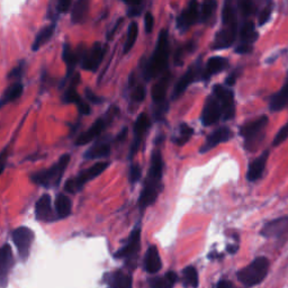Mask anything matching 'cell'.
<instances>
[{
  "mask_svg": "<svg viewBox=\"0 0 288 288\" xmlns=\"http://www.w3.org/2000/svg\"><path fill=\"white\" fill-rule=\"evenodd\" d=\"M162 175H163V159L161 151L154 150L152 152L150 167L148 176L143 184V189L138 197V208L144 210L157 201L160 191L162 189Z\"/></svg>",
  "mask_w": 288,
  "mask_h": 288,
  "instance_id": "1",
  "label": "cell"
},
{
  "mask_svg": "<svg viewBox=\"0 0 288 288\" xmlns=\"http://www.w3.org/2000/svg\"><path fill=\"white\" fill-rule=\"evenodd\" d=\"M169 60V37L168 31L161 30L153 54L149 59L144 68V78L150 81L157 77H161L167 70Z\"/></svg>",
  "mask_w": 288,
  "mask_h": 288,
  "instance_id": "2",
  "label": "cell"
},
{
  "mask_svg": "<svg viewBox=\"0 0 288 288\" xmlns=\"http://www.w3.org/2000/svg\"><path fill=\"white\" fill-rule=\"evenodd\" d=\"M71 160V156L69 153H65L61 156L51 167L47 169H43L34 173L31 176V181L33 184H36L38 186L45 187V188H57L59 187L62 177L64 175L65 169L68 168L69 162Z\"/></svg>",
  "mask_w": 288,
  "mask_h": 288,
  "instance_id": "3",
  "label": "cell"
},
{
  "mask_svg": "<svg viewBox=\"0 0 288 288\" xmlns=\"http://www.w3.org/2000/svg\"><path fill=\"white\" fill-rule=\"evenodd\" d=\"M269 260L266 257H258L249 263L247 267L237 271V279L247 287H252L260 284L268 274Z\"/></svg>",
  "mask_w": 288,
  "mask_h": 288,
  "instance_id": "4",
  "label": "cell"
},
{
  "mask_svg": "<svg viewBox=\"0 0 288 288\" xmlns=\"http://www.w3.org/2000/svg\"><path fill=\"white\" fill-rule=\"evenodd\" d=\"M267 116H261L258 119L242 125L240 129V135L245 138V147L249 151L257 150L259 144L261 143L265 136V130L268 125Z\"/></svg>",
  "mask_w": 288,
  "mask_h": 288,
  "instance_id": "5",
  "label": "cell"
},
{
  "mask_svg": "<svg viewBox=\"0 0 288 288\" xmlns=\"http://www.w3.org/2000/svg\"><path fill=\"white\" fill-rule=\"evenodd\" d=\"M141 249V226L136 225L129 236L126 245L114 253L116 259H124L127 267L134 269L136 267L137 256Z\"/></svg>",
  "mask_w": 288,
  "mask_h": 288,
  "instance_id": "6",
  "label": "cell"
},
{
  "mask_svg": "<svg viewBox=\"0 0 288 288\" xmlns=\"http://www.w3.org/2000/svg\"><path fill=\"white\" fill-rule=\"evenodd\" d=\"M108 167H109V162L106 161L97 162L95 164H92L91 167H89L88 169L82 170L78 176L72 177V178L66 181L64 185V190L70 194H76L80 191L87 182H89L90 180L95 179L96 177L101 176Z\"/></svg>",
  "mask_w": 288,
  "mask_h": 288,
  "instance_id": "7",
  "label": "cell"
},
{
  "mask_svg": "<svg viewBox=\"0 0 288 288\" xmlns=\"http://www.w3.org/2000/svg\"><path fill=\"white\" fill-rule=\"evenodd\" d=\"M12 239L14 245L17 248L19 257L26 260L30 256L31 246L34 240V232L27 226H19L12 232Z\"/></svg>",
  "mask_w": 288,
  "mask_h": 288,
  "instance_id": "8",
  "label": "cell"
},
{
  "mask_svg": "<svg viewBox=\"0 0 288 288\" xmlns=\"http://www.w3.org/2000/svg\"><path fill=\"white\" fill-rule=\"evenodd\" d=\"M213 95L218 98V101L221 105L223 118L226 121L233 118L235 115V103L233 91L226 89L225 87L221 85H216L213 87Z\"/></svg>",
  "mask_w": 288,
  "mask_h": 288,
  "instance_id": "9",
  "label": "cell"
},
{
  "mask_svg": "<svg viewBox=\"0 0 288 288\" xmlns=\"http://www.w3.org/2000/svg\"><path fill=\"white\" fill-rule=\"evenodd\" d=\"M86 53H87V47L84 45V44H80L76 50H72L69 44H64L62 58L66 65V76L63 84L66 81V79H71V75L75 72L77 64L82 62Z\"/></svg>",
  "mask_w": 288,
  "mask_h": 288,
  "instance_id": "10",
  "label": "cell"
},
{
  "mask_svg": "<svg viewBox=\"0 0 288 288\" xmlns=\"http://www.w3.org/2000/svg\"><path fill=\"white\" fill-rule=\"evenodd\" d=\"M149 129H150V119H149L148 115L146 113H142L138 115V117L136 118L135 123H134V129H133L134 136H133V142H132L131 150H130L131 159L137 153L143 138L144 136H146Z\"/></svg>",
  "mask_w": 288,
  "mask_h": 288,
  "instance_id": "11",
  "label": "cell"
},
{
  "mask_svg": "<svg viewBox=\"0 0 288 288\" xmlns=\"http://www.w3.org/2000/svg\"><path fill=\"white\" fill-rule=\"evenodd\" d=\"M221 116H222V108L214 95H210L206 102H205L203 113H202V123L204 126H210L218 123Z\"/></svg>",
  "mask_w": 288,
  "mask_h": 288,
  "instance_id": "12",
  "label": "cell"
},
{
  "mask_svg": "<svg viewBox=\"0 0 288 288\" xmlns=\"http://www.w3.org/2000/svg\"><path fill=\"white\" fill-rule=\"evenodd\" d=\"M106 50L103 47V45L99 42L93 43L90 50H87V53L85 55L84 60L81 62L82 69L90 72H96L99 68V65L103 62V59L105 57Z\"/></svg>",
  "mask_w": 288,
  "mask_h": 288,
  "instance_id": "13",
  "label": "cell"
},
{
  "mask_svg": "<svg viewBox=\"0 0 288 288\" xmlns=\"http://www.w3.org/2000/svg\"><path fill=\"white\" fill-rule=\"evenodd\" d=\"M36 220L42 222H54L57 221V213L52 206V198L49 194H44L35 204Z\"/></svg>",
  "mask_w": 288,
  "mask_h": 288,
  "instance_id": "14",
  "label": "cell"
},
{
  "mask_svg": "<svg viewBox=\"0 0 288 288\" xmlns=\"http://www.w3.org/2000/svg\"><path fill=\"white\" fill-rule=\"evenodd\" d=\"M112 117V116H110ZM110 117H106V116H102L101 118H98L97 121H95L89 129H88L86 132L81 133V134L78 136V138L76 140V146H86V144L92 142L95 138H97L99 135L102 134L103 131L106 129L107 124L110 122Z\"/></svg>",
  "mask_w": 288,
  "mask_h": 288,
  "instance_id": "15",
  "label": "cell"
},
{
  "mask_svg": "<svg viewBox=\"0 0 288 288\" xmlns=\"http://www.w3.org/2000/svg\"><path fill=\"white\" fill-rule=\"evenodd\" d=\"M233 136L232 134V131L226 126L219 127L218 130H215L209 134V136L206 138V141L202 146V148L199 149V152L201 153H206L209 150H212L215 147H218L220 143L228 142L231 140V137Z\"/></svg>",
  "mask_w": 288,
  "mask_h": 288,
  "instance_id": "16",
  "label": "cell"
},
{
  "mask_svg": "<svg viewBox=\"0 0 288 288\" xmlns=\"http://www.w3.org/2000/svg\"><path fill=\"white\" fill-rule=\"evenodd\" d=\"M199 19V10H198V3L193 0L186 9L182 10V13L179 15L177 19V27L181 31H187L190 26L196 24Z\"/></svg>",
  "mask_w": 288,
  "mask_h": 288,
  "instance_id": "17",
  "label": "cell"
},
{
  "mask_svg": "<svg viewBox=\"0 0 288 288\" xmlns=\"http://www.w3.org/2000/svg\"><path fill=\"white\" fill-rule=\"evenodd\" d=\"M199 70H201V65H199V62L197 61L195 64H193L190 68L181 76V78L178 80V82H177L175 86V89L173 92V99L179 98L182 93L186 91L187 88L196 80L197 76L199 74Z\"/></svg>",
  "mask_w": 288,
  "mask_h": 288,
  "instance_id": "18",
  "label": "cell"
},
{
  "mask_svg": "<svg viewBox=\"0 0 288 288\" xmlns=\"http://www.w3.org/2000/svg\"><path fill=\"white\" fill-rule=\"evenodd\" d=\"M14 265L12 247L5 245L0 248V287H5L7 282L9 270Z\"/></svg>",
  "mask_w": 288,
  "mask_h": 288,
  "instance_id": "19",
  "label": "cell"
},
{
  "mask_svg": "<svg viewBox=\"0 0 288 288\" xmlns=\"http://www.w3.org/2000/svg\"><path fill=\"white\" fill-rule=\"evenodd\" d=\"M236 32H237V25L222 26V30L215 35V42L213 43V49L223 50L230 47L235 41Z\"/></svg>",
  "mask_w": 288,
  "mask_h": 288,
  "instance_id": "20",
  "label": "cell"
},
{
  "mask_svg": "<svg viewBox=\"0 0 288 288\" xmlns=\"http://www.w3.org/2000/svg\"><path fill=\"white\" fill-rule=\"evenodd\" d=\"M171 80L170 72H164V74L160 77L159 80L153 85L151 96L153 99V103L160 106V105L167 104L165 102V96H167V90Z\"/></svg>",
  "mask_w": 288,
  "mask_h": 288,
  "instance_id": "21",
  "label": "cell"
},
{
  "mask_svg": "<svg viewBox=\"0 0 288 288\" xmlns=\"http://www.w3.org/2000/svg\"><path fill=\"white\" fill-rule=\"evenodd\" d=\"M262 236L265 237H279L288 233V216L276 219L268 222L261 230Z\"/></svg>",
  "mask_w": 288,
  "mask_h": 288,
  "instance_id": "22",
  "label": "cell"
},
{
  "mask_svg": "<svg viewBox=\"0 0 288 288\" xmlns=\"http://www.w3.org/2000/svg\"><path fill=\"white\" fill-rule=\"evenodd\" d=\"M108 288H132V277L123 270H116L104 276Z\"/></svg>",
  "mask_w": 288,
  "mask_h": 288,
  "instance_id": "23",
  "label": "cell"
},
{
  "mask_svg": "<svg viewBox=\"0 0 288 288\" xmlns=\"http://www.w3.org/2000/svg\"><path fill=\"white\" fill-rule=\"evenodd\" d=\"M161 268L162 261L158 248L156 246L149 247L146 256H144V269H146L147 273L154 275L158 274Z\"/></svg>",
  "mask_w": 288,
  "mask_h": 288,
  "instance_id": "24",
  "label": "cell"
},
{
  "mask_svg": "<svg viewBox=\"0 0 288 288\" xmlns=\"http://www.w3.org/2000/svg\"><path fill=\"white\" fill-rule=\"evenodd\" d=\"M269 158V151L266 150L261 156L254 159L253 161L250 162L247 173V179L249 181H257L260 177L262 176L266 164H267V160Z\"/></svg>",
  "mask_w": 288,
  "mask_h": 288,
  "instance_id": "25",
  "label": "cell"
},
{
  "mask_svg": "<svg viewBox=\"0 0 288 288\" xmlns=\"http://www.w3.org/2000/svg\"><path fill=\"white\" fill-rule=\"evenodd\" d=\"M79 82H80V74H79V72H76V74L71 77L69 85H68V87H66V89L63 93L62 99H63L64 103L75 104V105H77V107H78L79 105L82 102H84L80 98L78 91H77V88H78Z\"/></svg>",
  "mask_w": 288,
  "mask_h": 288,
  "instance_id": "26",
  "label": "cell"
},
{
  "mask_svg": "<svg viewBox=\"0 0 288 288\" xmlns=\"http://www.w3.org/2000/svg\"><path fill=\"white\" fill-rule=\"evenodd\" d=\"M228 60L222 57H213L210 58L207 63H206V68H205L202 72V79L203 80H209L210 77L214 76L215 74H219L222 70H224L225 68H228Z\"/></svg>",
  "mask_w": 288,
  "mask_h": 288,
  "instance_id": "27",
  "label": "cell"
},
{
  "mask_svg": "<svg viewBox=\"0 0 288 288\" xmlns=\"http://www.w3.org/2000/svg\"><path fill=\"white\" fill-rule=\"evenodd\" d=\"M110 151H112V147L110 143L106 140L98 141L92 147H90L85 153L86 160H95V159H103L109 157Z\"/></svg>",
  "mask_w": 288,
  "mask_h": 288,
  "instance_id": "28",
  "label": "cell"
},
{
  "mask_svg": "<svg viewBox=\"0 0 288 288\" xmlns=\"http://www.w3.org/2000/svg\"><path fill=\"white\" fill-rule=\"evenodd\" d=\"M288 105V74L286 77L285 84L281 87V89L271 96L269 108L271 112H279Z\"/></svg>",
  "mask_w": 288,
  "mask_h": 288,
  "instance_id": "29",
  "label": "cell"
},
{
  "mask_svg": "<svg viewBox=\"0 0 288 288\" xmlns=\"http://www.w3.org/2000/svg\"><path fill=\"white\" fill-rule=\"evenodd\" d=\"M54 209L57 213L58 220H62L70 216L72 212V201L69 196L64 195V194H59L55 199L54 203Z\"/></svg>",
  "mask_w": 288,
  "mask_h": 288,
  "instance_id": "30",
  "label": "cell"
},
{
  "mask_svg": "<svg viewBox=\"0 0 288 288\" xmlns=\"http://www.w3.org/2000/svg\"><path fill=\"white\" fill-rule=\"evenodd\" d=\"M23 90H24V86L20 81L14 82V84L10 85L7 89L5 90L2 98H0V108L9 103L17 101V99L23 95Z\"/></svg>",
  "mask_w": 288,
  "mask_h": 288,
  "instance_id": "31",
  "label": "cell"
},
{
  "mask_svg": "<svg viewBox=\"0 0 288 288\" xmlns=\"http://www.w3.org/2000/svg\"><path fill=\"white\" fill-rule=\"evenodd\" d=\"M54 31H55V23L43 27V29L37 33L36 36H35V40L32 44L33 51L36 52L42 46L45 45V44L52 38V36L54 34Z\"/></svg>",
  "mask_w": 288,
  "mask_h": 288,
  "instance_id": "32",
  "label": "cell"
},
{
  "mask_svg": "<svg viewBox=\"0 0 288 288\" xmlns=\"http://www.w3.org/2000/svg\"><path fill=\"white\" fill-rule=\"evenodd\" d=\"M89 10V2L87 0H78L71 8V20L72 23L79 24L86 19V16Z\"/></svg>",
  "mask_w": 288,
  "mask_h": 288,
  "instance_id": "33",
  "label": "cell"
},
{
  "mask_svg": "<svg viewBox=\"0 0 288 288\" xmlns=\"http://www.w3.org/2000/svg\"><path fill=\"white\" fill-rule=\"evenodd\" d=\"M177 279V274L174 271H169L163 277H153L149 280L150 288H174Z\"/></svg>",
  "mask_w": 288,
  "mask_h": 288,
  "instance_id": "34",
  "label": "cell"
},
{
  "mask_svg": "<svg viewBox=\"0 0 288 288\" xmlns=\"http://www.w3.org/2000/svg\"><path fill=\"white\" fill-rule=\"evenodd\" d=\"M240 36H241V43L240 44H247V45H251V44L254 41H257L258 32L256 31V27H254L253 21L247 20L246 23L242 25Z\"/></svg>",
  "mask_w": 288,
  "mask_h": 288,
  "instance_id": "35",
  "label": "cell"
},
{
  "mask_svg": "<svg viewBox=\"0 0 288 288\" xmlns=\"http://www.w3.org/2000/svg\"><path fill=\"white\" fill-rule=\"evenodd\" d=\"M137 35H138V24L136 21H132L129 26V30H127V37L123 49L124 54L129 53L133 49V46H134V44L137 40Z\"/></svg>",
  "mask_w": 288,
  "mask_h": 288,
  "instance_id": "36",
  "label": "cell"
},
{
  "mask_svg": "<svg viewBox=\"0 0 288 288\" xmlns=\"http://www.w3.org/2000/svg\"><path fill=\"white\" fill-rule=\"evenodd\" d=\"M182 275H184V285L186 287H198V273L195 267L189 266V267L185 268L182 271Z\"/></svg>",
  "mask_w": 288,
  "mask_h": 288,
  "instance_id": "37",
  "label": "cell"
},
{
  "mask_svg": "<svg viewBox=\"0 0 288 288\" xmlns=\"http://www.w3.org/2000/svg\"><path fill=\"white\" fill-rule=\"evenodd\" d=\"M222 24L223 26H232L237 25L236 23V15L235 9L232 7L230 3H226L222 10Z\"/></svg>",
  "mask_w": 288,
  "mask_h": 288,
  "instance_id": "38",
  "label": "cell"
},
{
  "mask_svg": "<svg viewBox=\"0 0 288 288\" xmlns=\"http://www.w3.org/2000/svg\"><path fill=\"white\" fill-rule=\"evenodd\" d=\"M194 134V130L189 125L181 124L179 127V134L176 138H174V142L177 146H184L188 141L190 140Z\"/></svg>",
  "mask_w": 288,
  "mask_h": 288,
  "instance_id": "39",
  "label": "cell"
},
{
  "mask_svg": "<svg viewBox=\"0 0 288 288\" xmlns=\"http://www.w3.org/2000/svg\"><path fill=\"white\" fill-rule=\"evenodd\" d=\"M216 6H218V3L214 2V0H207V2H204L202 5L201 12H199V20L203 21V23L207 21L210 18V16L213 15Z\"/></svg>",
  "mask_w": 288,
  "mask_h": 288,
  "instance_id": "40",
  "label": "cell"
},
{
  "mask_svg": "<svg viewBox=\"0 0 288 288\" xmlns=\"http://www.w3.org/2000/svg\"><path fill=\"white\" fill-rule=\"evenodd\" d=\"M129 6V10H127V15L129 17H137L140 16L143 9V3L136 2V3H125Z\"/></svg>",
  "mask_w": 288,
  "mask_h": 288,
  "instance_id": "41",
  "label": "cell"
},
{
  "mask_svg": "<svg viewBox=\"0 0 288 288\" xmlns=\"http://www.w3.org/2000/svg\"><path fill=\"white\" fill-rule=\"evenodd\" d=\"M147 96V91L146 88H144L143 85H136L134 88H133L132 91V99L136 103H141L144 101V98Z\"/></svg>",
  "mask_w": 288,
  "mask_h": 288,
  "instance_id": "42",
  "label": "cell"
},
{
  "mask_svg": "<svg viewBox=\"0 0 288 288\" xmlns=\"http://www.w3.org/2000/svg\"><path fill=\"white\" fill-rule=\"evenodd\" d=\"M273 7H274L273 3H270L262 9L261 14H260V16H259V25L260 26H263L265 24L268 23L269 19H270V16H271V14H273Z\"/></svg>",
  "mask_w": 288,
  "mask_h": 288,
  "instance_id": "43",
  "label": "cell"
},
{
  "mask_svg": "<svg viewBox=\"0 0 288 288\" xmlns=\"http://www.w3.org/2000/svg\"><path fill=\"white\" fill-rule=\"evenodd\" d=\"M239 9L245 16H250L254 13V10H256V6H254V4L252 2L241 0V2H239Z\"/></svg>",
  "mask_w": 288,
  "mask_h": 288,
  "instance_id": "44",
  "label": "cell"
},
{
  "mask_svg": "<svg viewBox=\"0 0 288 288\" xmlns=\"http://www.w3.org/2000/svg\"><path fill=\"white\" fill-rule=\"evenodd\" d=\"M142 176V169L138 164H132L130 168L129 179L131 184H136Z\"/></svg>",
  "mask_w": 288,
  "mask_h": 288,
  "instance_id": "45",
  "label": "cell"
},
{
  "mask_svg": "<svg viewBox=\"0 0 288 288\" xmlns=\"http://www.w3.org/2000/svg\"><path fill=\"white\" fill-rule=\"evenodd\" d=\"M288 138V122L287 123L281 127V129L279 130V132L277 133V135L275 136L274 138V146L277 147V146H279V144H281L282 142H285L286 140Z\"/></svg>",
  "mask_w": 288,
  "mask_h": 288,
  "instance_id": "46",
  "label": "cell"
},
{
  "mask_svg": "<svg viewBox=\"0 0 288 288\" xmlns=\"http://www.w3.org/2000/svg\"><path fill=\"white\" fill-rule=\"evenodd\" d=\"M23 72H24V62H20L17 66H16V68H14L12 71L9 72L8 78L14 79L15 82H17L20 80L21 76H23Z\"/></svg>",
  "mask_w": 288,
  "mask_h": 288,
  "instance_id": "47",
  "label": "cell"
},
{
  "mask_svg": "<svg viewBox=\"0 0 288 288\" xmlns=\"http://www.w3.org/2000/svg\"><path fill=\"white\" fill-rule=\"evenodd\" d=\"M71 6L72 3L70 0H60V2L57 4V12L59 14H65L71 9Z\"/></svg>",
  "mask_w": 288,
  "mask_h": 288,
  "instance_id": "48",
  "label": "cell"
},
{
  "mask_svg": "<svg viewBox=\"0 0 288 288\" xmlns=\"http://www.w3.org/2000/svg\"><path fill=\"white\" fill-rule=\"evenodd\" d=\"M153 25H154L153 15L150 12H148L146 14V16H144V27H146V32L149 33V34L152 33Z\"/></svg>",
  "mask_w": 288,
  "mask_h": 288,
  "instance_id": "49",
  "label": "cell"
},
{
  "mask_svg": "<svg viewBox=\"0 0 288 288\" xmlns=\"http://www.w3.org/2000/svg\"><path fill=\"white\" fill-rule=\"evenodd\" d=\"M85 95H86V99H88V101L93 104H102L104 102V99L102 97H98L97 95H95V93H93L92 90H90L89 88H87V89L85 90Z\"/></svg>",
  "mask_w": 288,
  "mask_h": 288,
  "instance_id": "50",
  "label": "cell"
},
{
  "mask_svg": "<svg viewBox=\"0 0 288 288\" xmlns=\"http://www.w3.org/2000/svg\"><path fill=\"white\" fill-rule=\"evenodd\" d=\"M7 148L5 149V150L0 153V176H2L3 171L6 167V162H7Z\"/></svg>",
  "mask_w": 288,
  "mask_h": 288,
  "instance_id": "51",
  "label": "cell"
},
{
  "mask_svg": "<svg viewBox=\"0 0 288 288\" xmlns=\"http://www.w3.org/2000/svg\"><path fill=\"white\" fill-rule=\"evenodd\" d=\"M78 110H79V113L82 114V115H89L91 113V108L89 106V104H88L87 102H82L79 106H78Z\"/></svg>",
  "mask_w": 288,
  "mask_h": 288,
  "instance_id": "52",
  "label": "cell"
},
{
  "mask_svg": "<svg viewBox=\"0 0 288 288\" xmlns=\"http://www.w3.org/2000/svg\"><path fill=\"white\" fill-rule=\"evenodd\" d=\"M251 51H252V46L247 45V44H239V46L235 49V52L240 54H247L250 53Z\"/></svg>",
  "mask_w": 288,
  "mask_h": 288,
  "instance_id": "53",
  "label": "cell"
},
{
  "mask_svg": "<svg viewBox=\"0 0 288 288\" xmlns=\"http://www.w3.org/2000/svg\"><path fill=\"white\" fill-rule=\"evenodd\" d=\"M237 76H239V72L235 71V72H232V74L226 78L225 80V84L228 86H233L235 84V80L237 78Z\"/></svg>",
  "mask_w": 288,
  "mask_h": 288,
  "instance_id": "54",
  "label": "cell"
},
{
  "mask_svg": "<svg viewBox=\"0 0 288 288\" xmlns=\"http://www.w3.org/2000/svg\"><path fill=\"white\" fill-rule=\"evenodd\" d=\"M215 288H233V286H232V282L229 280H221L218 282Z\"/></svg>",
  "mask_w": 288,
  "mask_h": 288,
  "instance_id": "55",
  "label": "cell"
},
{
  "mask_svg": "<svg viewBox=\"0 0 288 288\" xmlns=\"http://www.w3.org/2000/svg\"><path fill=\"white\" fill-rule=\"evenodd\" d=\"M127 127H124L123 129V131H121L119 133H118V135H117V137H116V141H122V140H124V138L126 137V135H127Z\"/></svg>",
  "mask_w": 288,
  "mask_h": 288,
  "instance_id": "56",
  "label": "cell"
},
{
  "mask_svg": "<svg viewBox=\"0 0 288 288\" xmlns=\"http://www.w3.org/2000/svg\"><path fill=\"white\" fill-rule=\"evenodd\" d=\"M121 23H123V19H122V18H119V19L117 20V23H116V25L114 26V30H112V31H110V32L108 33V38H109V40H110V38H112V36L115 34V32H116V30L118 29V26H119Z\"/></svg>",
  "mask_w": 288,
  "mask_h": 288,
  "instance_id": "57",
  "label": "cell"
},
{
  "mask_svg": "<svg viewBox=\"0 0 288 288\" xmlns=\"http://www.w3.org/2000/svg\"><path fill=\"white\" fill-rule=\"evenodd\" d=\"M226 250H228L229 253L233 254V253H235L237 250H239V247L234 246V245H229L228 247H226Z\"/></svg>",
  "mask_w": 288,
  "mask_h": 288,
  "instance_id": "58",
  "label": "cell"
}]
</instances>
